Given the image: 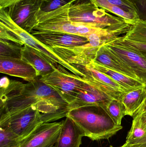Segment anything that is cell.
<instances>
[{
  "label": "cell",
  "instance_id": "6da1fadb",
  "mask_svg": "<svg viewBox=\"0 0 146 147\" xmlns=\"http://www.w3.org/2000/svg\"><path fill=\"white\" fill-rule=\"evenodd\" d=\"M1 115L36 106L43 123L67 117L68 104L50 87L39 80L24 84L10 80L7 87L0 89Z\"/></svg>",
  "mask_w": 146,
  "mask_h": 147
},
{
  "label": "cell",
  "instance_id": "7a4b0ae2",
  "mask_svg": "<svg viewBox=\"0 0 146 147\" xmlns=\"http://www.w3.org/2000/svg\"><path fill=\"white\" fill-rule=\"evenodd\" d=\"M0 39L11 41L21 45H26L34 49L55 69L62 65L77 76L81 78L85 77L81 71L64 61L31 33L16 24L7 9H0Z\"/></svg>",
  "mask_w": 146,
  "mask_h": 147
},
{
  "label": "cell",
  "instance_id": "3957f363",
  "mask_svg": "<svg viewBox=\"0 0 146 147\" xmlns=\"http://www.w3.org/2000/svg\"><path fill=\"white\" fill-rule=\"evenodd\" d=\"M67 117L83 130L85 136L93 141L109 139L123 129L101 108L75 109L70 111Z\"/></svg>",
  "mask_w": 146,
  "mask_h": 147
},
{
  "label": "cell",
  "instance_id": "277c9868",
  "mask_svg": "<svg viewBox=\"0 0 146 147\" xmlns=\"http://www.w3.org/2000/svg\"><path fill=\"white\" fill-rule=\"evenodd\" d=\"M69 15L71 22H83L94 27L106 29L117 37L127 33L131 26L122 18L108 13L89 1L72 3Z\"/></svg>",
  "mask_w": 146,
  "mask_h": 147
},
{
  "label": "cell",
  "instance_id": "5b68a950",
  "mask_svg": "<svg viewBox=\"0 0 146 147\" xmlns=\"http://www.w3.org/2000/svg\"><path fill=\"white\" fill-rule=\"evenodd\" d=\"M39 80L54 90L68 105L74 101L87 83L84 78L69 72L62 65Z\"/></svg>",
  "mask_w": 146,
  "mask_h": 147
},
{
  "label": "cell",
  "instance_id": "8992f818",
  "mask_svg": "<svg viewBox=\"0 0 146 147\" xmlns=\"http://www.w3.org/2000/svg\"><path fill=\"white\" fill-rule=\"evenodd\" d=\"M72 3L68 2L62 7L49 12L39 10L36 14V25L31 34L56 32L79 36L78 26L69 20V11Z\"/></svg>",
  "mask_w": 146,
  "mask_h": 147
},
{
  "label": "cell",
  "instance_id": "52a82bcc",
  "mask_svg": "<svg viewBox=\"0 0 146 147\" xmlns=\"http://www.w3.org/2000/svg\"><path fill=\"white\" fill-rule=\"evenodd\" d=\"M41 113L36 106L9 114H1L0 123L5 124L21 140L43 123Z\"/></svg>",
  "mask_w": 146,
  "mask_h": 147
},
{
  "label": "cell",
  "instance_id": "ba28073f",
  "mask_svg": "<svg viewBox=\"0 0 146 147\" xmlns=\"http://www.w3.org/2000/svg\"><path fill=\"white\" fill-rule=\"evenodd\" d=\"M44 3L43 0H25L6 9L16 24L31 33L36 25V14Z\"/></svg>",
  "mask_w": 146,
  "mask_h": 147
},
{
  "label": "cell",
  "instance_id": "9c48e42d",
  "mask_svg": "<svg viewBox=\"0 0 146 147\" xmlns=\"http://www.w3.org/2000/svg\"><path fill=\"white\" fill-rule=\"evenodd\" d=\"M62 121L43 123L26 138L20 147H55L61 129Z\"/></svg>",
  "mask_w": 146,
  "mask_h": 147
},
{
  "label": "cell",
  "instance_id": "30bf717a",
  "mask_svg": "<svg viewBox=\"0 0 146 147\" xmlns=\"http://www.w3.org/2000/svg\"><path fill=\"white\" fill-rule=\"evenodd\" d=\"M103 45L115 54L137 76L138 79L146 85V58L135 51L112 42Z\"/></svg>",
  "mask_w": 146,
  "mask_h": 147
},
{
  "label": "cell",
  "instance_id": "8fae6325",
  "mask_svg": "<svg viewBox=\"0 0 146 147\" xmlns=\"http://www.w3.org/2000/svg\"><path fill=\"white\" fill-rule=\"evenodd\" d=\"M85 75L84 79L89 83L109 96L111 99L121 101L124 93L127 92L109 76L87 64L81 69Z\"/></svg>",
  "mask_w": 146,
  "mask_h": 147
},
{
  "label": "cell",
  "instance_id": "7c38bea8",
  "mask_svg": "<svg viewBox=\"0 0 146 147\" xmlns=\"http://www.w3.org/2000/svg\"><path fill=\"white\" fill-rule=\"evenodd\" d=\"M49 48L64 61L81 71V68L93 59L98 47L93 48L88 43L79 46L56 47Z\"/></svg>",
  "mask_w": 146,
  "mask_h": 147
},
{
  "label": "cell",
  "instance_id": "4fadbf2b",
  "mask_svg": "<svg viewBox=\"0 0 146 147\" xmlns=\"http://www.w3.org/2000/svg\"><path fill=\"white\" fill-rule=\"evenodd\" d=\"M111 99L103 92L87 82L74 101L68 105V108L69 112L82 108H101Z\"/></svg>",
  "mask_w": 146,
  "mask_h": 147
},
{
  "label": "cell",
  "instance_id": "5bb4252c",
  "mask_svg": "<svg viewBox=\"0 0 146 147\" xmlns=\"http://www.w3.org/2000/svg\"><path fill=\"white\" fill-rule=\"evenodd\" d=\"M0 72L28 82H34L38 77L35 69L21 59L1 56Z\"/></svg>",
  "mask_w": 146,
  "mask_h": 147
},
{
  "label": "cell",
  "instance_id": "9a60e30c",
  "mask_svg": "<svg viewBox=\"0 0 146 147\" xmlns=\"http://www.w3.org/2000/svg\"><path fill=\"white\" fill-rule=\"evenodd\" d=\"M32 35L49 48L56 47L79 46L89 42L85 37L63 33L48 32L37 33Z\"/></svg>",
  "mask_w": 146,
  "mask_h": 147
},
{
  "label": "cell",
  "instance_id": "2e32d148",
  "mask_svg": "<svg viewBox=\"0 0 146 147\" xmlns=\"http://www.w3.org/2000/svg\"><path fill=\"white\" fill-rule=\"evenodd\" d=\"M83 130L69 117L62 121L61 129L55 147H80L83 137Z\"/></svg>",
  "mask_w": 146,
  "mask_h": 147
},
{
  "label": "cell",
  "instance_id": "e0dca14e",
  "mask_svg": "<svg viewBox=\"0 0 146 147\" xmlns=\"http://www.w3.org/2000/svg\"><path fill=\"white\" fill-rule=\"evenodd\" d=\"M93 60L94 62L107 68L139 80L134 72L106 48L103 44L98 48Z\"/></svg>",
  "mask_w": 146,
  "mask_h": 147
},
{
  "label": "cell",
  "instance_id": "ac0fdd59",
  "mask_svg": "<svg viewBox=\"0 0 146 147\" xmlns=\"http://www.w3.org/2000/svg\"><path fill=\"white\" fill-rule=\"evenodd\" d=\"M87 64L90 65L93 69L111 78L121 86L127 92L146 87V85L140 80L99 64L94 62L93 59H92Z\"/></svg>",
  "mask_w": 146,
  "mask_h": 147
},
{
  "label": "cell",
  "instance_id": "d6986e66",
  "mask_svg": "<svg viewBox=\"0 0 146 147\" xmlns=\"http://www.w3.org/2000/svg\"><path fill=\"white\" fill-rule=\"evenodd\" d=\"M21 59L35 69L38 77L44 76L55 70L34 49L25 45L21 49Z\"/></svg>",
  "mask_w": 146,
  "mask_h": 147
},
{
  "label": "cell",
  "instance_id": "ffe728a7",
  "mask_svg": "<svg viewBox=\"0 0 146 147\" xmlns=\"http://www.w3.org/2000/svg\"><path fill=\"white\" fill-rule=\"evenodd\" d=\"M145 88L133 90L123 95L121 101L125 107L127 115L134 116L144 99Z\"/></svg>",
  "mask_w": 146,
  "mask_h": 147
},
{
  "label": "cell",
  "instance_id": "44dd1931",
  "mask_svg": "<svg viewBox=\"0 0 146 147\" xmlns=\"http://www.w3.org/2000/svg\"><path fill=\"white\" fill-rule=\"evenodd\" d=\"M89 1L98 7L104 9L106 12H110L122 18L129 25H133L140 20L139 15L127 12L121 7L109 3L107 0Z\"/></svg>",
  "mask_w": 146,
  "mask_h": 147
},
{
  "label": "cell",
  "instance_id": "7402d4cb",
  "mask_svg": "<svg viewBox=\"0 0 146 147\" xmlns=\"http://www.w3.org/2000/svg\"><path fill=\"white\" fill-rule=\"evenodd\" d=\"M103 109L118 125H121L122 120L127 115L126 109L121 101L112 99L103 105Z\"/></svg>",
  "mask_w": 146,
  "mask_h": 147
},
{
  "label": "cell",
  "instance_id": "603a6c76",
  "mask_svg": "<svg viewBox=\"0 0 146 147\" xmlns=\"http://www.w3.org/2000/svg\"><path fill=\"white\" fill-rule=\"evenodd\" d=\"M21 141L8 126L0 123V147H20Z\"/></svg>",
  "mask_w": 146,
  "mask_h": 147
},
{
  "label": "cell",
  "instance_id": "cb8c5ba5",
  "mask_svg": "<svg viewBox=\"0 0 146 147\" xmlns=\"http://www.w3.org/2000/svg\"><path fill=\"white\" fill-rule=\"evenodd\" d=\"M109 41L135 51L146 58V42L125 38L123 36L114 38Z\"/></svg>",
  "mask_w": 146,
  "mask_h": 147
},
{
  "label": "cell",
  "instance_id": "d4e9b609",
  "mask_svg": "<svg viewBox=\"0 0 146 147\" xmlns=\"http://www.w3.org/2000/svg\"><path fill=\"white\" fill-rule=\"evenodd\" d=\"M124 38L132 40L146 42V21L140 20L131 25Z\"/></svg>",
  "mask_w": 146,
  "mask_h": 147
},
{
  "label": "cell",
  "instance_id": "484cf974",
  "mask_svg": "<svg viewBox=\"0 0 146 147\" xmlns=\"http://www.w3.org/2000/svg\"><path fill=\"white\" fill-rule=\"evenodd\" d=\"M0 56L21 59V51L23 46L2 39H0Z\"/></svg>",
  "mask_w": 146,
  "mask_h": 147
},
{
  "label": "cell",
  "instance_id": "4316f807",
  "mask_svg": "<svg viewBox=\"0 0 146 147\" xmlns=\"http://www.w3.org/2000/svg\"><path fill=\"white\" fill-rule=\"evenodd\" d=\"M146 136V130L142 127L139 121L133 119L132 127L128 134L126 142L135 144Z\"/></svg>",
  "mask_w": 146,
  "mask_h": 147
},
{
  "label": "cell",
  "instance_id": "83f0119b",
  "mask_svg": "<svg viewBox=\"0 0 146 147\" xmlns=\"http://www.w3.org/2000/svg\"><path fill=\"white\" fill-rule=\"evenodd\" d=\"M68 2L66 0H49L44 3L45 5H43L42 9L49 12L62 7Z\"/></svg>",
  "mask_w": 146,
  "mask_h": 147
},
{
  "label": "cell",
  "instance_id": "f1b7e54d",
  "mask_svg": "<svg viewBox=\"0 0 146 147\" xmlns=\"http://www.w3.org/2000/svg\"><path fill=\"white\" fill-rule=\"evenodd\" d=\"M132 1L137 8L140 19L146 21V0H133Z\"/></svg>",
  "mask_w": 146,
  "mask_h": 147
},
{
  "label": "cell",
  "instance_id": "f546056e",
  "mask_svg": "<svg viewBox=\"0 0 146 147\" xmlns=\"http://www.w3.org/2000/svg\"><path fill=\"white\" fill-rule=\"evenodd\" d=\"M25 0H0V9H6Z\"/></svg>",
  "mask_w": 146,
  "mask_h": 147
},
{
  "label": "cell",
  "instance_id": "4dcf8cb0",
  "mask_svg": "<svg viewBox=\"0 0 146 147\" xmlns=\"http://www.w3.org/2000/svg\"><path fill=\"white\" fill-rule=\"evenodd\" d=\"M146 111V87L145 88V93L144 95V99L139 109L137 111L133 118L139 117Z\"/></svg>",
  "mask_w": 146,
  "mask_h": 147
},
{
  "label": "cell",
  "instance_id": "1f68e13d",
  "mask_svg": "<svg viewBox=\"0 0 146 147\" xmlns=\"http://www.w3.org/2000/svg\"><path fill=\"white\" fill-rule=\"evenodd\" d=\"M133 119L139 121L142 127L146 129V111L139 117L133 118Z\"/></svg>",
  "mask_w": 146,
  "mask_h": 147
},
{
  "label": "cell",
  "instance_id": "d6a6232c",
  "mask_svg": "<svg viewBox=\"0 0 146 147\" xmlns=\"http://www.w3.org/2000/svg\"><path fill=\"white\" fill-rule=\"evenodd\" d=\"M9 80L7 77H3L2 78L0 82V87L1 88H5L7 87L10 83Z\"/></svg>",
  "mask_w": 146,
  "mask_h": 147
},
{
  "label": "cell",
  "instance_id": "836d02e7",
  "mask_svg": "<svg viewBox=\"0 0 146 147\" xmlns=\"http://www.w3.org/2000/svg\"><path fill=\"white\" fill-rule=\"evenodd\" d=\"M120 147H146V143L131 144L129 142H126L124 145Z\"/></svg>",
  "mask_w": 146,
  "mask_h": 147
},
{
  "label": "cell",
  "instance_id": "e575fe53",
  "mask_svg": "<svg viewBox=\"0 0 146 147\" xmlns=\"http://www.w3.org/2000/svg\"><path fill=\"white\" fill-rule=\"evenodd\" d=\"M43 1H44L45 2H46L48 1H49V0H43ZM79 1V0H69V1L71 2L72 3H73L75 2H76L77 1Z\"/></svg>",
  "mask_w": 146,
  "mask_h": 147
},
{
  "label": "cell",
  "instance_id": "d590c367",
  "mask_svg": "<svg viewBox=\"0 0 146 147\" xmlns=\"http://www.w3.org/2000/svg\"></svg>",
  "mask_w": 146,
  "mask_h": 147
}]
</instances>
